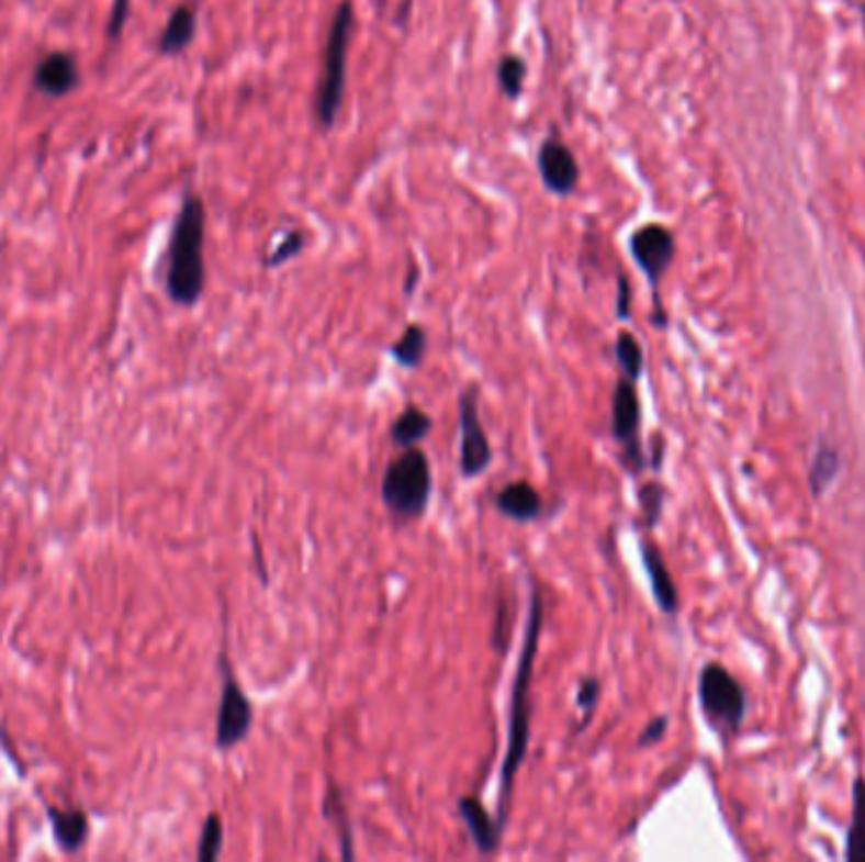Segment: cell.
Instances as JSON below:
<instances>
[{"instance_id":"6da1fadb","label":"cell","mask_w":865,"mask_h":862,"mask_svg":"<svg viewBox=\"0 0 865 862\" xmlns=\"http://www.w3.org/2000/svg\"><path fill=\"white\" fill-rule=\"evenodd\" d=\"M544 625V602L542 592L535 584L529 600V617L524 627L521 656L514 675L512 689V714H509V743H506V757L502 764V792H498V811L496 822L506 827L512 809V794L517 784V774L527 759L529 751V734H531V681H535V660L539 650V638H542Z\"/></svg>"},{"instance_id":"7a4b0ae2","label":"cell","mask_w":865,"mask_h":862,"mask_svg":"<svg viewBox=\"0 0 865 862\" xmlns=\"http://www.w3.org/2000/svg\"><path fill=\"white\" fill-rule=\"evenodd\" d=\"M205 208L203 200L188 195L175 221L170 250H168V276L165 287L168 296L180 306H195L205 291Z\"/></svg>"},{"instance_id":"3957f363","label":"cell","mask_w":865,"mask_h":862,"mask_svg":"<svg viewBox=\"0 0 865 862\" xmlns=\"http://www.w3.org/2000/svg\"><path fill=\"white\" fill-rule=\"evenodd\" d=\"M382 504L397 522H413L426 514L432 493L428 456L418 446L403 448L382 473Z\"/></svg>"},{"instance_id":"277c9868","label":"cell","mask_w":865,"mask_h":862,"mask_svg":"<svg viewBox=\"0 0 865 862\" xmlns=\"http://www.w3.org/2000/svg\"><path fill=\"white\" fill-rule=\"evenodd\" d=\"M352 29H355V8L352 0H345V3H339L335 15H332L327 48H324L322 77H319L317 97H314V114H317L322 130L335 127L339 109H342Z\"/></svg>"},{"instance_id":"5b68a950","label":"cell","mask_w":865,"mask_h":862,"mask_svg":"<svg viewBox=\"0 0 865 862\" xmlns=\"http://www.w3.org/2000/svg\"><path fill=\"white\" fill-rule=\"evenodd\" d=\"M698 701H701L706 718L717 728H723V731H734L744 721V689L734 681V675L727 668L717 663L704 668L701 681H698Z\"/></svg>"},{"instance_id":"8992f818","label":"cell","mask_w":865,"mask_h":862,"mask_svg":"<svg viewBox=\"0 0 865 862\" xmlns=\"http://www.w3.org/2000/svg\"><path fill=\"white\" fill-rule=\"evenodd\" d=\"M630 256L636 258L638 269L643 271V276L651 283V289L655 291V322L659 326L665 324L661 301H659V289L663 276L669 273L673 258H676V236H673L671 228H665L663 223H645L630 236Z\"/></svg>"},{"instance_id":"52a82bcc","label":"cell","mask_w":865,"mask_h":862,"mask_svg":"<svg viewBox=\"0 0 865 862\" xmlns=\"http://www.w3.org/2000/svg\"><path fill=\"white\" fill-rule=\"evenodd\" d=\"M221 673H223V689H221L218 716H215V747L221 751H231L236 749L240 741H246V736L251 734L254 706L244 693V689H240L236 675H233V668L226 656L221 658Z\"/></svg>"},{"instance_id":"ba28073f","label":"cell","mask_w":865,"mask_h":862,"mask_svg":"<svg viewBox=\"0 0 865 862\" xmlns=\"http://www.w3.org/2000/svg\"><path fill=\"white\" fill-rule=\"evenodd\" d=\"M459 430H461V473L465 479H476L488 471L494 450L481 423L479 388H465L459 398Z\"/></svg>"},{"instance_id":"9c48e42d","label":"cell","mask_w":865,"mask_h":862,"mask_svg":"<svg viewBox=\"0 0 865 862\" xmlns=\"http://www.w3.org/2000/svg\"><path fill=\"white\" fill-rule=\"evenodd\" d=\"M613 438L622 446V460L633 473H640L645 466L643 450H640V400L636 382L620 378L613 390Z\"/></svg>"},{"instance_id":"30bf717a","label":"cell","mask_w":865,"mask_h":862,"mask_svg":"<svg viewBox=\"0 0 865 862\" xmlns=\"http://www.w3.org/2000/svg\"><path fill=\"white\" fill-rule=\"evenodd\" d=\"M537 170L544 188L557 198H570L580 186V165L560 135H549L537 153Z\"/></svg>"},{"instance_id":"8fae6325","label":"cell","mask_w":865,"mask_h":862,"mask_svg":"<svg viewBox=\"0 0 865 862\" xmlns=\"http://www.w3.org/2000/svg\"><path fill=\"white\" fill-rule=\"evenodd\" d=\"M459 815L463 819L465 830L471 835V842L476 844L481 855H494L504 832V827L496 822V817H491V811L481 805L476 797H461Z\"/></svg>"},{"instance_id":"7c38bea8","label":"cell","mask_w":865,"mask_h":862,"mask_svg":"<svg viewBox=\"0 0 865 862\" xmlns=\"http://www.w3.org/2000/svg\"><path fill=\"white\" fill-rule=\"evenodd\" d=\"M494 506L498 508V514H504L506 518H512V522L517 524L537 522L544 512L542 493L527 481L504 485V489L494 496Z\"/></svg>"},{"instance_id":"4fadbf2b","label":"cell","mask_w":865,"mask_h":862,"mask_svg":"<svg viewBox=\"0 0 865 862\" xmlns=\"http://www.w3.org/2000/svg\"><path fill=\"white\" fill-rule=\"evenodd\" d=\"M46 817L48 825H52V835L56 844L66 852V855H74V852L85 848L89 837V815L85 809L79 807L61 809L56 805H46Z\"/></svg>"},{"instance_id":"5bb4252c","label":"cell","mask_w":865,"mask_h":862,"mask_svg":"<svg viewBox=\"0 0 865 862\" xmlns=\"http://www.w3.org/2000/svg\"><path fill=\"white\" fill-rule=\"evenodd\" d=\"M640 557H643V567H645L648 580H651L655 602H659V607L663 609L665 615H673L678 609V590H676V582H673V576L669 572V567H665V562H663L659 547H655L653 541L643 539L640 541Z\"/></svg>"},{"instance_id":"9a60e30c","label":"cell","mask_w":865,"mask_h":862,"mask_svg":"<svg viewBox=\"0 0 865 862\" xmlns=\"http://www.w3.org/2000/svg\"><path fill=\"white\" fill-rule=\"evenodd\" d=\"M77 79H79L77 64H74V58L66 54H52L48 58H44L36 69V87L54 97L71 91Z\"/></svg>"},{"instance_id":"2e32d148","label":"cell","mask_w":865,"mask_h":862,"mask_svg":"<svg viewBox=\"0 0 865 862\" xmlns=\"http://www.w3.org/2000/svg\"><path fill=\"white\" fill-rule=\"evenodd\" d=\"M432 430V421L428 413H423L420 407H405L401 415H397V421L393 423V428H390V438L397 448H413L418 446V443L426 438V435Z\"/></svg>"},{"instance_id":"e0dca14e","label":"cell","mask_w":865,"mask_h":862,"mask_svg":"<svg viewBox=\"0 0 865 862\" xmlns=\"http://www.w3.org/2000/svg\"><path fill=\"white\" fill-rule=\"evenodd\" d=\"M195 36V8L180 5L175 8L170 15L168 26H165L160 36V52L162 54H180Z\"/></svg>"},{"instance_id":"ac0fdd59","label":"cell","mask_w":865,"mask_h":862,"mask_svg":"<svg viewBox=\"0 0 865 862\" xmlns=\"http://www.w3.org/2000/svg\"><path fill=\"white\" fill-rule=\"evenodd\" d=\"M324 815L339 835V850H342L345 860H355V842H352V822H349V811L342 799V792L337 790V784H327V797H324Z\"/></svg>"},{"instance_id":"d6986e66","label":"cell","mask_w":865,"mask_h":862,"mask_svg":"<svg viewBox=\"0 0 865 862\" xmlns=\"http://www.w3.org/2000/svg\"><path fill=\"white\" fill-rule=\"evenodd\" d=\"M428 355V332L420 324H407L403 337L390 347V357L405 370H415Z\"/></svg>"},{"instance_id":"ffe728a7","label":"cell","mask_w":865,"mask_h":862,"mask_svg":"<svg viewBox=\"0 0 865 862\" xmlns=\"http://www.w3.org/2000/svg\"><path fill=\"white\" fill-rule=\"evenodd\" d=\"M847 860L865 862V782L853 784V822L847 832Z\"/></svg>"},{"instance_id":"44dd1931","label":"cell","mask_w":865,"mask_h":862,"mask_svg":"<svg viewBox=\"0 0 865 862\" xmlns=\"http://www.w3.org/2000/svg\"><path fill=\"white\" fill-rule=\"evenodd\" d=\"M615 359H618L622 378L638 382L640 374H643L645 357H643V347H640V342L636 339V334L630 332L618 334V339H615Z\"/></svg>"},{"instance_id":"7402d4cb","label":"cell","mask_w":865,"mask_h":862,"mask_svg":"<svg viewBox=\"0 0 865 862\" xmlns=\"http://www.w3.org/2000/svg\"><path fill=\"white\" fill-rule=\"evenodd\" d=\"M496 79L498 87L504 91V97L517 102L524 91V79H527V64H524V58L517 54L504 56L496 66Z\"/></svg>"},{"instance_id":"603a6c76","label":"cell","mask_w":865,"mask_h":862,"mask_svg":"<svg viewBox=\"0 0 865 862\" xmlns=\"http://www.w3.org/2000/svg\"><path fill=\"white\" fill-rule=\"evenodd\" d=\"M221 850H223V822H221V815L211 811L203 822L201 842H198V860L215 862L221 858Z\"/></svg>"},{"instance_id":"cb8c5ba5","label":"cell","mask_w":865,"mask_h":862,"mask_svg":"<svg viewBox=\"0 0 865 862\" xmlns=\"http://www.w3.org/2000/svg\"><path fill=\"white\" fill-rule=\"evenodd\" d=\"M304 246H306L304 231H289L287 236L281 238L279 246L263 258V266L266 269H279L281 264H287V261H291V258H296L299 254H302Z\"/></svg>"},{"instance_id":"d4e9b609","label":"cell","mask_w":865,"mask_h":862,"mask_svg":"<svg viewBox=\"0 0 865 862\" xmlns=\"http://www.w3.org/2000/svg\"><path fill=\"white\" fill-rule=\"evenodd\" d=\"M838 454L833 448H825L822 446L818 450V456L812 460V471H810V479H812V491L820 493L825 485L835 479L838 473Z\"/></svg>"},{"instance_id":"484cf974","label":"cell","mask_w":865,"mask_h":862,"mask_svg":"<svg viewBox=\"0 0 865 862\" xmlns=\"http://www.w3.org/2000/svg\"><path fill=\"white\" fill-rule=\"evenodd\" d=\"M597 698H600V681L597 678H585L577 685V693H575V701H577V708L582 714V724H580V731L582 728H587L589 721H593V714L597 708Z\"/></svg>"},{"instance_id":"4316f807","label":"cell","mask_w":865,"mask_h":862,"mask_svg":"<svg viewBox=\"0 0 865 862\" xmlns=\"http://www.w3.org/2000/svg\"><path fill=\"white\" fill-rule=\"evenodd\" d=\"M509 627H512L509 602L498 600L496 615H494V632H491V646H494L498 652H502V656L506 652V648H509V638H512Z\"/></svg>"},{"instance_id":"83f0119b","label":"cell","mask_w":865,"mask_h":862,"mask_svg":"<svg viewBox=\"0 0 865 862\" xmlns=\"http://www.w3.org/2000/svg\"><path fill=\"white\" fill-rule=\"evenodd\" d=\"M640 506H643L645 512V522L648 526H653L659 522L661 516V508H663V489L659 483H648L640 489Z\"/></svg>"},{"instance_id":"f1b7e54d","label":"cell","mask_w":865,"mask_h":862,"mask_svg":"<svg viewBox=\"0 0 865 862\" xmlns=\"http://www.w3.org/2000/svg\"><path fill=\"white\" fill-rule=\"evenodd\" d=\"M665 728H669V718H665V716L653 718V721L645 726V731L640 734L638 743H640V747H651V743L661 741V739H663V734H665Z\"/></svg>"},{"instance_id":"f546056e","label":"cell","mask_w":865,"mask_h":862,"mask_svg":"<svg viewBox=\"0 0 865 862\" xmlns=\"http://www.w3.org/2000/svg\"><path fill=\"white\" fill-rule=\"evenodd\" d=\"M615 312H618V320H628L630 316V283L626 276L618 279V301H615Z\"/></svg>"},{"instance_id":"4dcf8cb0","label":"cell","mask_w":865,"mask_h":862,"mask_svg":"<svg viewBox=\"0 0 865 862\" xmlns=\"http://www.w3.org/2000/svg\"><path fill=\"white\" fill-rule=\"evenodd\" d=\"M415 281H418V269H415V266H413L411 273H407V283H405V294L407 296H411L413 291H415Z\"/></svg>"}]
</instances>
